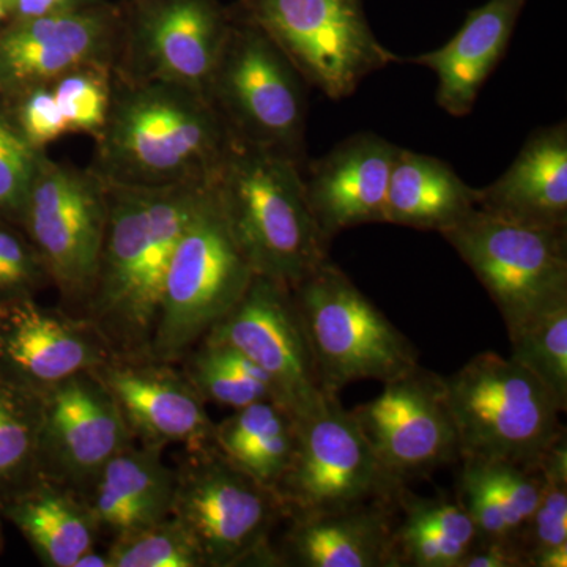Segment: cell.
<instances>
[{
    "mask_svg": "<svg viewBox=\"0 0 567 567\" xmlns=\"http://www.w3.org/2000/svg\"><path fill=\"white\" fill-rule=\"evenodd\" d=\"M230 145L204 92L114 71L110 112L89 169L110 185L210 186Z\"/></svg>",
    "mask_w": 567,
    "mask_h": 567,
    "instance_id": "cell-1",
    "label": "cell"
},
{
    "mask_svg": "<svg viewBox=\"0 0 567 567\" xmlns=\"http://www.w3.org/2000/svg\"><path fill=\"white\" fill-rule=\"evenodd\" d=\"M207 189L106 183V230L91 298L95 316L118 338L141 341L153 331L167 265Z\"/></svg>",
    "mask_w": 567,
    "mask_h": 567,
    "instance_id": "cell-2",
    "label": "cell"
},
{
    "mask_svg": "<svg viewBox=\"0 0 567 567\" xmlns=\"http://www.w3.org/2000/svg\"><path fill=\"white\" fill-rule=\"evenodd\" d=\"M210 189L254 274L293 290L328 259L300 164L233 140Z\"/></svg>",
    "mask_w": 567,
    "mask_h": 567,
    "instance_id": "cell-3",
    "label": "cell"
},
{
    "mask_svg": "<svg viewBox=\"0 0 567 567\" xmlns=\"http://www.w3.org/2000/svg\"><path fill=\"white\" fill-rule=\"evenodd\" d=\"M458 458L537 466L565 434L555 395L513 357H473L443 377Z\"/></svg>",
    "mask_w": 567,
    "mask_h": 567,
    "instance_id": "cell-4",
    "label": "cell"
},
{
    "mask_svg": "<svg viewBox=\"0 0 567 567\" xmlns=\"http://www.w3.org/2000/svg\"><path fill=\"white\" fill-rule=\"evenodd\" d=\"M205 96L234 141L305 159L306 81L275 41L233 7Z\"/></svg>",
    "mask_w": 567,
    "mask_h": 567,
    "instance_id": "cell-5",
    "label": "cell"
},
{
    "mask_svg": "<svg viewBox=\"0 0 567 567\" xmlns=\"http://www.w3.org/2000/svg\"><path fill=\"white\" fill-rule=\"evenodd\" d=\"M254 274L210 186L167 265L152 331L156 360L181 357L244 298Z\"/></svg>",
    "mask_w": 567,
    "mask_h": 567,
    "instance_id": "cell-6",
    "label": "cell"
},
{
    "mask_svg": "<svg viewBox=\"0 0 567 567\" xmlns=\"http://www.w3.org/2000/svg\"><path fill=\"white\" fill-rule=\"evenodd\" d=\"M324 393L385 383L417 364L409 339L330 259L292 290Z\"/></svg>",
    "mask_w": 567,
    "mask_h": 567,
    "instance_id": "cell-7",
    "label": "cell"
},
{
    "mask_svg": "<svg viewBox=\"0 0 567 567\" xmlns=\"http://www.w3.org/2000/svg\"><path fill=\"white\" fill-rule=\"evenodd\" d=\"M235 10L331 100L347 99L369 74L402 62L377 40L363 0H238Z\"/></svg>",
    "mask_w": 567,
    "mask_h": 567,
    "instance_id": "cell-8",
    "label": "cell"
},
{
    "mask_svg": "<svg viewBox=\"0 0 567 567\" xmlns=\"http://www.w3.org/2000/svg\"><path fill=\"white\" fill-rule=\"evenodd\" d=\"M566 230L507 221L475 208L442 235L491 295L509 334L567 298Z\"/></svg>",
    "mask_w": 567,
    "mask_h": 567,
    "instance_id": "cell-9",
    "label": "cell"
},
{
    "mask_svg": "<svg viewBox=\"0 0 567 567\" xmlns=\"http://www.w3.org/2000/svg\"><path fill=\"white\" fill-rule=\"evenodd\" d=\"M292 462L276 495L292 516L371 502H395L404 484L388 475L338 394H324L295 417Z\"/></svg>",
    "mask_w": 567,
    "mask_h": 567,
    "instance_id": "cell-10",
    "label": "cell"
},
{
    "mask_svg": "<svg viewBox=\"0 0 567 567\" xmlns=\"http://www.w3.org/2000/svg\"><path fill=\"white\" fill-rule=\"evenodd\" d=\"M106 221V183L89 167L55 162L44 153L20 227L39 252L50 281L63 293L91 295Z\"/></svg>",
    "mask_w": 567,
    "mask_h": 567,
    "instance_id": "cell-11",
    "label": "cell"
},
{
    "mask_svg": "<svg viewBox=\"0 0 567 567\" xmlns=\"http://www.w3.org/2000/svg\"><path fill=\"white\" fill-rule=\"evenodd\" d=\"M282 511L274 491L205 451L177 477L171 516L193 537L205 566L229 567L271 559L267 537Z\"/></svg>",
    "mask_w": 567,
    "mask_h": 567,
    "instance_id": "cell-12",
    "label": "cell"
},
{
    "mask_svg": "<svg viewBox=\"0 0 567 567\" xmlns=\"http://www.w3.org/2000/svg\"><path fill=\"white\" fill-rule=\"evenodd\" d=\"M114 71L205 93L233 24L219 0H123Z\"/></svg>",
    "mask_w": 567,
    "mask_h": 567,
    "instance_id": "cell-13",
    "label": "cell"
},
{
    "mask_svg": "<svg viewBox=\"0 0 567 567\" xmlns=\"http://www.w3.org/2000/svg\"><path fill=\"white\" fill-rule=\"evenodd\" d=\"M205 342L237 350L274 382L278 402L293 417L323 398L315 358L292 289L256 275L233 311L205 336Z\"/></svg>",
    "mask_w": 567,
    "mask_h": 567,
    "instance_id": "cell-14",
    "label": "cell"
},
{
    "mask_svg": "<svg viewBox=\"0 0 567 567\" xmlns=\"http://www.w3.org/2000/svg\"><path fill=\"white\" fill-rule=\"evenodd\" d=\"M383 385L352 413L388 475L405 484L458 458L443 377L416 364Z\"/></svg>",
    "mask_w": 567,
    "mask_h": 567,
    "instance_id": "cell-15",
    "label": "cell"
},
{
    "mask_svg": "<svg viewBox=\"0 0 567 567\" xmlns=\"http://www.w3.org/2000/svg\"><path fill=\"white\" fill-rule=\"evenodd\" d=\"M121 6L110 0L52 17L10 21L0 29V96L22 92L85 65H115Z\"/></svg>",
    "mask_w": 567,
    "mask_h": 567,
    "instance_id": "cell-16",
    "label": "cell"
},
{
    "mask_svg": "<svg viewBox=\"0 0 567 567\" xmlns=\"http://www.w3.org/2000/svg\"><path fill=\"white\" fill-rule=\"evenodd\" d=\"M132 429L93 372L40 395V466L73 484L95 483L103 466L130 446Z\"/></svg>",
    "mask_w": 567,
    "mask_h": 567,
    "instance_id": "cell-17",
    "label": "cell"
},
{
    "mask_svg": "<svg viewBox=\"0 0 567 567\" xmlns=\"http://www.w3.org/2000/svg\"><path fill=\"white\" fill-rule=\"evenodd\" d=\"M106 352L91 328L33 301L0 306V372L44 394L71 377L95 372Z\"/></svg>",
    "mask_w": 567,
    "mask_h": 567,
    "instance_id": "cell-18",
    "label": "cell"
},
{
    "mask_svg": "<svg viewBox=\"0 0 567 567\" xmlns=\"http://www.w3.org/2000/svg\"><path fill=\"white\" fill-rule=\"evenodd\" d=\"M398 145L374 133H357L303 175L316 221L328 240L350 227L385 223L388 185Z\"/></svg>",
    "mask_w": 567,
    "mask_h": 567,
    "instance_id": "cell-19",
    "label": "cell"
},
{
    "mask_svg": "<svg viewBox=\"0 0 567 567\" xmlns=\"http://www.w3.org/2000/svg\"><path fill=\"white\" fill-rule=\"evenodd\" d=\"M93 374L147 445L183 443L200 453L215 445V424L188 377L182 379L167 369L107 364Z\"/></svg>",
    "mask_w": 567,
    "mask_h": 567,
    "instance_id": "cell-20",
    "label": "cell"
},
{
    "mask_svg": "<svg viewBox=\"0 0 567 567\" xmlns=\"http://www.w3.org/2000/svg\"><path fill=\"white\" fill-rule=\"evenodd\" d=\"M476 208L528 226L567 229V126L533 133L502 177L477 189Z\"/></svg>",
    "mask_w": 567,
    "mask_h": 567,
    "instance_id": "cell-21",
    "label": "cell"
},
{
    "mask_svg": "<svg viewBox=\"0 0 567 567\" xmlns=\"http://www.w3.org/2000/svg\"><path fill=\"white\" fill-rule=\"evenodd\" d=\"M527 0H488L470 11L465 24L439 50L402 59L434 71L436 103L454 117H464L506 52Z\"/></svg>",
    "mask_w": 567,
    "mask_h": 567,
    "instance_id": "cell-22",
    "label": "cell"
},
{
    "mask_svg": "<svg viewBox=\"0 0 567 567\" xmlns=\"http://www.w3.org/2000/svg\"><path fill=\"white\" fill-rule=\"evenodd\" d=\"M371 502L293 516L287 554L303 567H395L393 506Z\"/></svg>",
    "mask_w": 567,
    "mask_h": 567,
    "instance_id": "cell-23",
    "label": "cell"
},
{
    "mask_svg": "<svg viewBox=\"0 0 567 567\" xmlns=\"http://www.w3.org/2000/svg\"><path fill=\"white\" fill-rule=\"evenodd\" d=\"M477 189L434 156L399 147L391 171L385 223L442 234L475 210Z\"/></svg>",
    "mask_w": 567,
    "mask_h": 567,
    "instance_id": "cell-24",
    "label": "cell"
},
{
    "mask_svg": "<svg viewBox=\"0 0 567 567\" xmlns=\"http://www.w3.org/2000/svg\"><path fill=\"white\" fill-rule=\"evenodd\" d=\"M43 565L73 567L76 559L95 546L99 520L91 507L51 484L35 481L0 506Z\"/></svg>",
    "mask_w": 567,
    "mask_h": 567,
    "instance_id": "cell-25",
    "label": "cell"
},
{
    "mask_svg": "<svg viewBox=\"0 0 567 567\" xmlns=\"http://www.w3.org/2000/svg\"><path fill=\"white\" fill-rule=\"evenodd\" d=\"M295 442V417L271 401L234 410L233 416L215 425L218 453L275 494L292 462Z\"/></svg>",
    "mask_w": 567,
    "mask_h": 567,
    "instance_id": "cell-26",
    "label": "cell"
},
{
    "mask_svg": "<svg viewBox=\"0 0 567 567\" xmlns=\"http://www.w3.org/2000/svg\"><path fill=\"white\" fill-rule=\"evenodd\" d=\"M401 524L395 525L398 566L458 567L477 543L472 518L458 503L446 496H416L401 492Z\"/></svg>",
    "mask_w": 567,
    "mask_h": 567,
    "instance_id": "cell-27",
    "label": "cell"
},
{
    "mask_svg": "<svg viewBox=\"0 0 567 567\" xmlns=\"http://www.w3.org/2000/svg\"><path fill=\"white\" fill-rule=\"evenodd\" d=\"M95 486L122 499L141 528L171 516L177 476L163 464L158 446H126L103 466Z\"/></svg>",
    "mask_w": 567,
    "mask_h": 567,
    "instance_id": "cell-28",
    "label": "cell"
},
{
    "mask_svg": "<svg viewBox=\"0 0 567 567\" xmlns=\"http://www.w3.org/2000/svg\"><path fill=\"white\" fill-rule=\"evenodd\" d=\"M40 468V395L0 372V506L35 483Z\"/></svg>",
    "mask_w": 567,
    "mask_h": 567,
    "instance_id": "cell-29",
    "label": "cell"
},
{
    "mask_svg": "<svg viewBox=\"0 0 567 567\" xmlns=\"http://www.w3.org/2000/svg\"><path fill=\"white\" fill-rule=\"evenodd\" d=\"M511 357L528 369L567 410V298L509 333Z\"/></svg>",
    "mask_w": 567,
    "mask_h": 567,
    "instance_id": "cell-30",
    "label": "cell"
},
{
    "mask_svg": "<svg viewBox=\"0 0 567 567\" xmlns=\"http://www.w3.org/2000/svg\"><path fill=\"white\" fill-rule=\"evenodd\" d=\"M111 567H203V555L173 516L121 533L107 550Z\"/></svg>",
    "mask_w": 567,
    "mask_h": 567,
    "instance_id": "cell-31",
    "label": "cell"
},
{
    "mask_svg": "<svg viewBox=\"0 0 567 567\" xmlns=\"http://www.w3.org/2000/svg\"><path fill=\"white\" fill-rule=\"evenodd\" d=\"M543 487L539 502L520 539L529 561L548 548L567 546L566 432L540 461Z\"/></svg>",
    "mask_w": 567,
    "mask_h": 567,
    "instance_id": "cell-32",
    "label": "cell"
},
{
    "mask_svg": "<svg viewBox=\"0 0 567 567\" xmlns=\"http://www.w3.org/2000/svg\"><path fill=\"white\" fill-rule=\"evenodd\" d=\"M112 65H85L51 82L70 133L89 134L95 140L110 112Z\"/></svg>",
    "mask_w": 567,
    "mask_h": 567,
    "instance_id": "cell-33",
    "label": "cell"
},
{
    "mask_svg": "<svg viewBox=\"0 0 567 567\" xmlns=\"http://www.w3.org/2000/svg\"><path fill=\"white\" fill-rule=\"evenodd\" d=\"M47 151L33 147L0 96V218L20 227L25 197Z\"/></svg>",
    "mask_w": 567,
    "mask_h": 567,
    "instance_id": "cell-34",
    "label": "cell"
},
{
    "mask_svg": "<svg viewBox=\"0 0 567 567\" xmlns=\"http://www.w3.org/2000/svg\"><path fill=\"white\" fill-rule=\"evenodd\" d=\"M234 354L226 347L204 342L203 349L194 354L188 379L203 395L204 401L238 410L260 401H275L268 388L254 383Z\"/></svg>",
    "mask_w": 567,
    "mask_h": 567,
    "instance_id": "cell-35",
    "label": "cell"
},
{
    "mask_svg": "<svg viewBox=\"0 0 567 567\" xmlns=\"http://www.w3.org/2000/svg\"><path fill=\"white\" fill-rule=\"evenodd\" d=\"M47 281V268L21 227L0 218V306L33 298Z\"/></svg>",
    "mask_w": 567,
    "mask_h": 567,
    "instance_id": "cell-36",
    "label": "cell"
},
{
    "mask_svg": "<svg viewBox=\"0 0 567 567\" xmlns=\"http://www.w3.org/2000/svg\"><path fill=\"white\" fill-rule=\"evenodd\" d=\"M462 462L457 499L475 524L477 543L513 537L520 539L511 525L502 499L484 476L480 464L475 461Z\"/></svg>",
    "mask_w": 567,
    "mask_h": 567,
    "instance_id": "cell-37",
    "label": "cell"
},
{
    "mask_svg": "<svg viewBox=\"0 0 567 567\" xmlns=\"http://www.w3.org/2000/svg\"><path fill=\"white\" fill-rule=\"evenodd\" d=\"M484 476L495 488L514 532L520 537L527 528L529 518L535 514L543 487L540 466H520L505 462H480ZM522 540V539H520Z\"/></svg>",
    "mask_w": 567,
    "mask_h": 567,
    "instance_id": "cell-38",
    "label": "cell"
},
{
    "mask_svg": "<svg viewBox=\"0 0 567 567\" xmlns=\"http://www.w3.org/2000/svg\"><path fill=\"white\" fill-rule=\"evenodd\" d=\"M7 102L25 140L40 151L70 133L51 84L37 85Z\"/></svg>",
    "mask_w": 567,
    "mask_h": 567,
    "instance_id": "cell-39",
    "label": "cell"
},
{
    "mask_svg": "<svg viewBox=\"0 0 567 567\" xmlns=\"http://www.w3.org/2000/svg\"><path fill=\"white\" fill-rule=\"evenodd\" d=\"M458 567H528L527 550L517 537L481 540Z\"/></svg>",
    "mask_w": 567,
    "mask_h": 567,
    "instance_id": "cell-40",
    "label": "cell"
},
{
    "mask_svg": "<svg viewBox=\"0 0 567 567\" xmlns=\"http://www.w3.org/2000/svg\"><path fill=\"white\" fill-rule=\"evenodd\" d=\"M103 0H13L11 21L52 17L96 6Z\"/></svg>",
    "mask_w": 567,
    "mask_h": 567,
    "instance_id": "cell-41",
    "label": "cell"
},
{
    "mask_svg": "<svg viewBox=\"0 0 567 567\" xmlns=\"http://www.w3.org/2000/svg\"><path fill=\"white\" fill-rule=\"evenodd\" d=\"M529 567H567V546L548 548L529 561Z\"/></svg>",
    "mask_w": 567,
    "mask_h": 567,
    "instance_id": "cell-42",
    "label": "cell"
},
{
    "mask_svg": "<svg viewBox=\"0 0 567 567\" xmlns=\"http://www.w3.org/2000/svg\"><path fill=\"white\" fill-rule=\"evenodd\" d=\"M73 567H111L110 558L107 555L96 554L93 548L91 550L82 554L80 558L76 559Z\"/></svg>",
    "mask_w": 567,
    "mask_h": 567,
    "instance_id": "cell-43",
    "label": "cell"
},
{
    "mask_svg": "<svg viewBox=\"0 0 567 567\" xmlns=\"http://www.w3.org/2000/svg\"><path fill=\"white\" fill-rule=\"evenodd\" d=\"M13 18V0H0V29Z\"/></svg>",
    "mask_w": 567,
    "mask_h": 567,
    "instance_id": "cell-44",
    "label": "cell"
},
{
    "mask_svg": "<svg viewBox=\"0 0 567 567\" xmlns=\"http://www.w3.org/2000/svg\"><path fill=\"white\" fill-rule=\"evenodd\" d=\"M0 548H2V527H0Z\"/></svg>",
    "mask_w": 567,
    "mask_h": 567,
    "instance_id": "cell-45",
    "label": "cell"
}]
</instances>
